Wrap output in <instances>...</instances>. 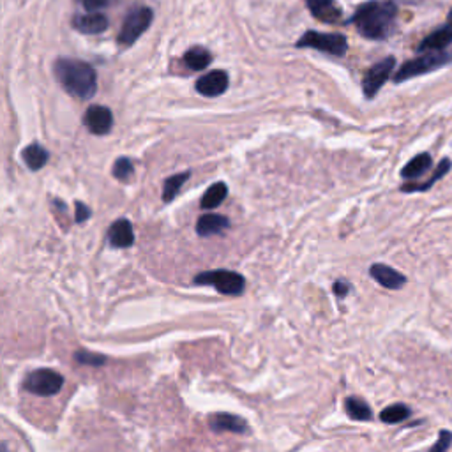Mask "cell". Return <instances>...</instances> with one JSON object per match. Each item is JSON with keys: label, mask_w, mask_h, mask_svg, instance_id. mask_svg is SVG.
Masks as SVG:
<instances>
[{"label": "cell", "mask_w": 452, "mask_h": 452, "mask_svg": "<svg viewBox=\"0 0 452 452\" xmlns=\"http://www.w3.org/2000/svg\"><path fill=\"white\" fill-rule=\"evenodd\" d=\"M230 226L228 219L223 216H217V214H205L198 219L196 223V233L200 237H211L221 233L223 230H226Z\"/></svg>", "instance_id": "ac0fdd59"}, {"label": "cell", "mask_w": 452, "mask_h": 452, "mask_svg": "<svg viewBox=\"0 0 452 452\" xmlns=\"http://www.w3.org/2000/svg\"><path fill=\"white\" fill-rule=\"evenodd\" d=\"M89 217H90V208L87 207L85 204H82V202H76V216H74L76 223H83V221H87Z\"/></svg>", "instance_id": "f546056e"}, {"label": "cell", "mask_w": 452, "mask_h": 452, "mask_svg": "<svg viewBox=\"0 0 452 452\" xmlns=\"http://www.w3.org/2000/svg\"><path fill=\"white\" fill-rule=\"evenodd\" d=\"M348 292H350V285H348L347 281H343V279H339V281L334 283V294L338 295L339 299L347 297Z\"/></svg>", "instance_id": "4dcf8cb0"}, {"label": "cell", "mask_w": 452, "mask_h": 452, "mask_svg": "<svg viewBox=\"0 0 452 452\" xmlns=\"http://www.w3.org/2000/svg\"><path fill=\"white\" fill-rule=\"evenodd\" d=\"M64 385V376L53 369H36L25 378V389L36 396H55Z\"/></svg>", "instance_id": "52a82bcc"}, {"label": "cell", "mask_w": 452, "mask_h": 452, "mask_svg": "<svg viewBox=\"0 0 452 452\" xmlns=\"http://www.w3.org/2000/svg\"><path fill=\"white\" fill-rule=\"evenodd\" d=\"M396 18H398V8L394 2L371 0L355 11L350 21L355 25L360 36L373 39V41H382L394 32Z\"/></svg>", "instance_id": "6da1fadb"}, {"label": "cell", "mask_w": 452, "mask_h": 452, "mask_svg": "<svg viewBox=\"0 0 452 452\" xmlns=\"http://www.w3.org/2000/svg\"><path fill=\"white\" fill-rule=\"evenodd\" d=\"M433 166V158L428 152H422V154H417L416 158H411L405 168L401 170V177L407 180H416L419 177H422L429 168Z\"/></svg>", "instance_id": "e0dca14e"}, {"label": "cell", "mask_w": 452, "mask_h": 452, "mask_svg": "<svg viewBox=\"0 0 452 452\" xmlns=\"http://www.w3.org/2000/svg\"><path fill=\"white\" fill-rule=\"evenodd\" d=\"M80 2H82V6L87 9V11L98 12L99 9L106 8V6L110 4L111 0H80Z\"/></svg>", "instance_id": "f1b7e54d"}, {"label": "cell", "mask_w": 452, "mask_h": 452, "mask_svg": "<svg viewBox=\"0 0 452 452\" xmlns=\"http://www.w3.org/2000/svg\"><path fill=\"white\" fill-rule=\"evenodd\" d=\"M196 285H211L223 295H241L244 292V277L233 270H208L195 277Z\"/></svg>", "instance_id": "277c9868"}, {"label": "cell", "mask_w": 452, "mask_h": 452, "mask_svg": "<svg viewBox=\"0 0 452 452\" xmlns=\"http://www.w3.org/2000/svg\"><path fill=\"white\" fill-rule=\"evenodd\" d=\"M21 158H23L25 164H27L30 170L37 171V170H41V168L48 163L50 154L45 147L34 143V145H29V147L23 149V152H21Z\"/></svg>", "instance_id": "ffe728a7"}, {"label": "cell", "mask_w": 452, "mask_h": 452, "mask_svg": "<svg viewBox=\"0 0 452 452\" xmlns=\"http://www.w3.org/2000/svg\"><path fill=\"white\" fill-rule=\"evenodd\" d=\"M410 416H411V410L407 407V405L396 403L387 408H383V410L380 411V420L385 424H398L407 420Z\"/></svg>", "instance_id": "cb8c5ba5"}, {"label": "cell", "mask_w": 452, "mask_h": 452, "mask_svg": "<svg viewBox=\"0 0 452 452\" xmlns=\"http://www.w3.org/2000/svg\"><path fill=\"white\" fill-rule=\"evenodd\" d=\"M452 45V23L442 25L436 30H433L429 36H426L422 41L417 46L419 53H428V52H442L447 50Z\"/></svg>", "instance_id": "8fae6325"}, {"label": "cell", "mask_w": 452, "mask_h": 452, "mask_svg": "<svg viewBox=\"0 0 452 452\" xmlns=\"http://www.w3.org/2000/svg\"><path fill=\"white\" fill-rule=\"evenodd\" d=\"M73 27L82 34H101L108 29V18L101 12H87L73 18Z\"/></svg>", "instance_id": "4fadbf2b"}, {"label": "cell", "mask_w": 452, "mask_h": 452, "mask_svg": "<svg viewBox=\"0 0 452 452\" xmlns=\"http://www.w3.org/2000/svg\"><path fill=\"white\" fill-rule=\"evenodd\" d=\"M114 177L120 182H131L133 177H135V166L131 163L127 158H118L114 164V170H111Z\"/></svg>", "instance_id": "484cf974"}, {"label": "cell", "mask_w": 452, "mask_h": 452, "mask_svg": "<svg viewBox=\"0 0 452 452\" xmlns=\"http://www.w3.org/2000/svg\"><path fill=\"white\" fill-rule=\"evenodd\" d=\"M345 408H347V413L350 416V419L354 420H369L373 417L369 405L364 400H360V398H355V396H350V398L345 400Z\"/></svg>", "instance_id": "603a6c76"}, {"label": "cell", "mask_w": 452, "mask_h": 452, "mask_svg": "<svg viewBox=\"0 0 452 452\" xmlns=\"http://www.w3.org/2000/svg\"><path fill=\"white\" fill-rule=\"evenodd\" d=\"M228 83V74L224 73V71L217 69L212 71V73H207L205 76L198 78V82H196L195 87L205 98H216V96H221L223 92H226Z\"/></svg>", "instance_id": "30bf717a"}, {"label": "cell", "mask_w": 452, "mask_h": 452, "mask_svg": "<svg viewBox=\"0 0 452 452\" xmlns=\"http://www.w3.org/2000/svg\"><path fill=\"white\" fill-rule=\"evenodd\" d=\"M451 168H452V161L449 158H444L440 161V163H438V166L435 168V173H433V177L431 179L428 180V182H424V184H405V186H401V191L403 193H424V191H428V189H431V186H435L436 182H438V180L440 179H444L445 175H447L449 171H451Z\"/></svg>", "instance_id": "d6986e66"}, {"label": "cell", "mask_w": 452, "mask_h": 452, "mask_svg": "<svg viewBox=\"0 0 452 452\" xmlns=\"http://www.w3.org/2000/svg\"><path fill=\"white\" fill-rule=\"evenodd\" d=\"M449 21L452 23V9H451V12H449Z\"/></svg>", "instance_id": "1f68e13d"}, {"label": "cell", "mask_w": 452, "mask_h": 452, "mask_svg": "<svg viewBox=\"0 0 452 452\" xmlns=\"http://www.w3.org/2000/svg\"><path fill=\"white\" fill-rule=\"evenodd\" d=\"M297 46L299 48H314L318 52L334 55V57H343L348 50V41L341 34H322L316 30H308L297 41Z\"/></svg>", "instance_id": "5b68a950"}, {"label": "cell", "mask_w": 452, "mask_h": 452, "mask_svg": "<svg viewBox=\"0 0 452 452\" xmlns=\"http://www.w3.org/2000/svg\"><path fill=\"white\" fill-rule=\"evenodd\" d=\"M189 179V171H184V173H177V175L173 177H168L166 180H164V186H163V202L164 204H168V202H171L173 198L177 196V193H179L180 186H182L186 180Z\"/></svg>", "instance_id": "d4e9b609"}, {"label": "cell", "mask_w": 452, "mask_h": 452, "mask_svg": "<svg viewBox=\"0 0 452 452\" xmlns=\"http://www.w3.org/2000/svg\"><path fill=\"white\" fill-rule=\"evenodd\" d=\"M308 9L316 20L325 23H336L341 18V11L338 9L334 0H304Z\"/></svg>", "instance_id": "9a60e30c"}, {"label": "cell", "mask_w": 452, "mask_h": 452, "mask_svg": "<svg viewBox=\"0 0 452 452\" xmlns=\"http://www.w3.org/2000/svg\"><path fill=\"white\" fill-rule=\"evenodd\" d=\"M228 195V188L224 182L212 184L211 188L202 196V207L204 208H216L223 204V200Z\"/></svg>", "instance_id": "7402d4cb"}, {"label": "cell", "mask_w": 452, "mask_h": 452, "mask_svg": "<svg viewBox=\"0 0 452 452\" xmlns=\"http://www.w3.org/2000/svg\"><path fill=\"white\" fill-rule=\"evenodd\" d=\"M394 67H396V58L387 57L383 58V61L376 62V64L367 71L366 76H364L363 80V90H364V96H366L367 99L375 98V96L378 94V90L382 89L383 83L387 82L389 76H391L392 71H394Z\"/></svg>", "instance_id": "ba28073f"}, {"label": "cell", "mask_w": 452, "mask_h": 452, "mask_svg": "<svg viewBox=\"0 0 452 452\" xmlns=\"http://www.w3.org/2000/svg\"><path fill=\"white\" fill-rule=\"evenodd\" d=\"M369 274L378 285L383 286V288L400 290L407 285V277H405L401 272H398L396 269H392V267H389V265H383V263L371 265Z\"/></svg>", "instance_id": "7c38bea8"}, {"label": "cell", "mask_w": 452, "mask_h": 452, "mask_svg": "<svg viewBox=\"0 0 452 452\" xmlns=\"http://www.w3.org/2000/svg\"><path fill=\"white\" fill-rule=\"evenodd\" d=\"M211 61L212 55L207 50L202 48V46H193V48H189L188 52H186V55H184V62H186V65L193 71L205 69V67L211 64Z\"/></svg>", "instance_id": "44dd1931"}, {"label": "cell", "mask_w": 452, "mask_h": 452, "mask_svg": "<svg viewBox=\"0 0 452 452\" xmlns=\"http://www.w3.org/2000/svg\"><path fill=\"white\" fill-rule=\"evenodd\" d=\"M83 122L85 126L89 127L90 133H94V135H108L111 131V126H114V115H111L110 108H106V106H90L89 110H87L85 117H83Z\"/></svg>", "instance_id": "9c48e42d"}, {"label": "cell", "mask_w": 452, "mask_h": 452, "mask_svg": "<svg viewBox=\"0 0 452 452\" xmlns=\"http://www.w3.org/2000/svg\"><path fill=\"white\" fill-rule=\"evenodd\" d=\"M452 64V50H442V52H428L420 53L417 58L405 62L396 73L394 82L401 83L407 82L410 78L420 76V74L433 73L436 69H442L445 65Z\"/></svg>", "instance_id": "3957f363"}, {"label": "cell", "mask_w": 452, "mask_h": 452, "mask_svg": "<svg viewBox=\"0 0 452 452\" xmlns=\"http://www.w3.org/2000/svg\"><path fill=\"white\" fill-rule=\"evenodd\" d=\"M74 358H76V363L87 364V366H94V367L103 366V364L106 363L105 355L92 354V352H87V350H78Z\"/></svg>", "instance_id": "4316f807"}, {"label": "cell", "mask_w": 452, "mask_h": 452, "mask_svg": "<svg viewBox=\"0 0 452 452\" xmlns=\"http://www.w3.org/2000/svg\"><path fill=\"white\" fill-rule=\"evenodd\" d=\"M451 445H452V431H449V429H442V431L438 433V440H436V444L429 449V452H449Z\"/></svg>", "instance_id": "83f0119b"}, {"label": "cell", "mask_w": 452, "mask_h": 452, "mask_svg": "<svg viewBox=\"0 0 452 452\" xmlns=\"http://www.w3.org/2000/svg\"><path fill=\"white\" fill-rule=\"evenodd\" d=\"M108 241L114 248H131L135 242L133 224L127 219H118L108 230Z\"/></svg>", "instance_id": "5bb4252c"}, {"label": "cell", "mask_w": 452, "mask_h": 452, "mask_svg": "<svg viewBox=\"0 0 452 452\" xmlns=\"http://www.w3.org/2000/svg\"><path fill=\"white\" fill-rule=\"evenodd\" d=\"M211 428L214 431H228V433H246L248 431V424L241 417L232 416V413H214L208 419Z\"/></svg>", "instance_id": "2e32d148"}, {"label": "cell", "mask_w": 452, "mask_h": 452, "mask_svg": "<svg viewBox=\"0 0 452 452\" xmlns=\"http://www.w3.org/2000/svg\"><path fill=\"white\" fill-rule=\"evenodd\" d=\"M55 74L65 92L78 99L94 98L98 90V76L90 64L76 58H58L55 62Z\"/></svg>", "instance_id": "7a4b0ae2"}, {"label": "cell", "mask_w": 452, "mask_h": 452, "mask_svg": "<svg viewBox=\"0 0 452 452\" xmlns=\"http://www.w3.org/2000/svg\"><path fill=\"white\" fill-rule=\"evenodd\" d=\"M152 18H154V12H152L151 8L133 9L124 20L122 29L118 34V45L131 46L133 43L138 41V37L151 27Z\"/></svg>", "instance_id": "8992f818"}]
</instances>
